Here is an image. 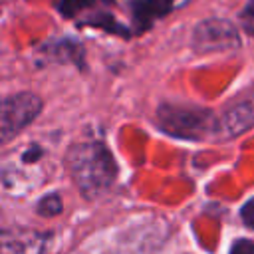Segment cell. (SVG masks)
<instances>
[{
	"mask_svg": "<svg viewBox=\"0 0 254 254\" xmlns=\"http://www.w3.org/2000/svg\"><path fill=\"white\" fill-rule=\"evenodd\" d=\"M155 117L161 131L179 139L204 141L222 135L220 119L208 107L192 103H161Z\"/></svg>",
	"mask_w": 254,
	"mask_h": 254,
	"instance_id": "cell-2",
	"label": "cell"
},
{
	"mask_svg": "<svg viewBox=\"0 0 254 254\" xmlns=\"http://www.w3.org/2000/svg\"><path fill=\"white\" fill-rule=\"evenodd\" d=\"M65 167L85 198L101 196L117 179L115 157L99 139L75 141L65 153Z\"/></svg>",
	"mask_w": 254,
	"mask_h": 254,
	"instance_id": "cell-1",
	"label": "cell"
},
{
	"mask_svg": "<svg viewBox=\"0 0 254 254\" xmlns=\"http://www.w3.org/2000/svg\"><path fill=\"white\" fill-rule=\"evenodd\" d=\"M101 2L103 0H99L93 8H89L83 16H79L75 22H77V26H81V28H97V30H103V32H107V34H113V36H119V38H125V40H129L131 36H135L133 34V28L131 26H127V24H123L121 20H117V16L113 14V10L109 8V6H101Z\"/></svg>",
	"mask_w": 254,
	"mask_h": 254,
	"instance_id": "cell-7",
	"label": "cell"
},
{
	"mask_svg": "<svg viewBox=\"0 0 254 254\" xmlns=\"http://www.w3.org/2000/svg\"><path fill=\"white\" fill-rule=\"evenodd\" d=\"M48 234H28V236H4V254H46V244H48Z\"/></svg>",
	"mask_w": 254,
	"mask_h": 254,
	"instance_id": "cell-9",
	"label": "cell"
},
{
	"mask_svg": "<svg viewBox=\"0 0 254 254\" xmlns=\"http://www.w3.org/2000/svg\"><path fill=\"white\" fill-rule=\"evenodd\" d=\"M238 24L248 36H254V0H246V4L240 8Z\"/></svg>",
	"mask_w": 254,
	"mask_h": 254,
	"instance_id": "cell-12",
	"label": "cell"
},
{
	"mask_svg": "<svg viewBox=\"0 0 254 254\" xmlns=\"http://www.w3.org/2000/svg\"><path fill=\"white\" fill-rule=\"evenodd\" d=\"M228 254H254V242L250 238H238L232 246Z\"/></svg>",
	"mask_w": 254,
	"mask_h": 254,
	"instance_id": "cell-13",
	"label": "cell"
},
{
	"mask_svg": "<svg viewBox=\"0 0 254 254\" xmlns=\"http://www.w3.org/2000/svg\"><path fill=\"white\" fill-rule=\"evenodd\" d=\"M190 48L194 54H220L240 48V34L236 24L226 18L200 20L190 34Z\"/></svg>",
	"mask_w": 254,
	"mask_h": 254,
	"instance_id": "cell-4",
	"label": "cell"
},
{
	"mask_svg": "<svg viewBox=\"0 0 254 254\" xmlns=\"http://www.w3.org/2000/svg\"><path fill=\"white\" fill-rule=\"evenodd\" d=\"M40 52L58 64H73L79 69H85V48L79 40L71 38V36H64V38H56V40H48Z\"/></svg>",
	"mask_w": 254,
	"mask_h": 254,
	"instance_id": "cell-8",
	"label": "cell"
},
{
	"mask_svg": "<svg viewBox=\"0 0 254 254\" xmlns=\"http://www.w3.org/2000/svg\"><path fill=\"white\" fill-rule=\"evenodd\" d=\"M240 218H242V222H244L248 228L254 230V196L242 204V208H240Z\"/></svg>",
	"mask_w": 254,
	"mask_h": 254,
	"instance_id": "cell-14",
	"label": "cell"
},
{
	"mask_svg": "<svg viewBox=\"0 0 254 254\" xmlns=\"http://www.w3.org/2000/svg\"><path fill=\"white\" fill-rule=\"evenodd\" d=\"M44 101L34 91H18L6 95L0 107V141L8 143L26 125H30L42 113Z\"/></svg>",
	"mask_w": 254,
	"mask_h": 254,
	"instance_id": "cell-3",
	"label": "cell"
},
{
	"mask_svg": "<svg viewBox=\"0 0 254 254\" xmlns=\"http://www.w3.org/2000/svg\"><path fill=\"white\" fill-rule=\"evenodd\" d=\"M42 157V149L38 147V145H32L24 155H22V159L26 161V163H32V161H38Z\"/></svg>",
	"mask_w": 254,
	"mask_h": 254,
	"instance_id": "cell-15",
	"label": "cell"
},
{
	"mask_svg": "<svg viewBox=\"0 0 254 254\" xmlns=\"http://www.w3.org/2000/svg\"><path fill=\"white\" fill-rule=\"evenodd\" d=\"M224 137H236L254 127V89L232 99L220 117Z\"/></svg>",
	"mask_w": 254,
	"mask_h": 254,
	"instance_id": "cell-5",
	"label": "cell"
},
{
	"mask_svg": "<svg viewBox=\"0 0 254 254\" xmlns=\"http://www.w3.org/2000/svg\"><path fill=\"white\" fill-rule=\"evenodd\" d=\"M99 0H58L56 2V10L60 16L69 18V20H77L79 16H83L89 8H93Z\"/></svg>",
	"mask_w": 254,
	"mask_h": 254,
	"instance_id": "cell-10",
	"label": "cell"
},
{
	"mask_svg": "<svg viewBox=\"0 0 254 254\" xmlns=\"http://www.w3.org/2000/svg\"><path fill=\"white\" fill-rule=\"evenodd\" d=\"M127 12L131 18V28L133 34H145L147 30L153 28V24L167 14L173 12L175 0H127Z\"/></svg>",
	"mask_w": 254,
	"mask_h": 254,
	"instance_id": "cell-6",
	"label": "cell"
},
{
	"mask_svg": "<svg viewBox=\"0 0 254 254\" xmlns=\"http://www.w3.org/2000/svg\"><path fill=\"white\" fill-rule=\"evenodd\" d=\"M38 214L42 216H56L62 212V200H60V194L52 192L48 196H44L40 202H38Z\"/></svg>",
	"mask_w": 254,
	"mask_h": 254,
	"instance_id": "cell-11",
	"label": "cell"
}]
</instances>
